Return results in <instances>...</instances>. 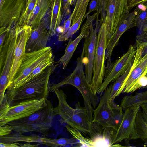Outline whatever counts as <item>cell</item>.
I'll return each instance as SVG.
<instances>
[{
    "label": "cell",
    "mask_w": 147,
    "mask_h": 147,
    "mask_svg": "<svg viewBox=\"0 0 147 147\" xmlns=\"http://www.w3.org/2000/svg\"><path fill=\"white\" fill-rule=\"evenodd\" d=\"M38 0H28L25 8L22 13L18 22L13 28L20 30L27 25L30 14L36 5Z\"/></svg>",
    "instance_id": "24"
},
{
    "label": "cell",
    "mask_w": 147,
    "mask_h": 147,
    "mask_svg": "<svg viewBox=\"0 0 147 147\" xmlns=\"http://www.w3.org/2000/svg\"><path fill=\"white\" fill-rule=\"evenodd\" d=\"M136 46V51L134 60L130 71L120 90V94L125 93L141 76H145L147 73V57L142 55V42L137 39Z\"/></svg>",
    "instance_id": "16"
},
{
    "label": "cell",
    "mask_w": 147,
    "mask_h": 147,
    "mask_svg": "<svg viewBox=\"0 0 147 147\" xmlns=\"http://www.w3.org/2000/svg\"><path fill=\"white\" fill-rule=\"evenodd\" d=\"M13 130L12 127L8 124L0 127V136H4L11 134Z\"/></svg>",
    "instance_id": "34"
},
{
    "label": "cell",
    "mask_w": 147,
    "mask_h": 147,
    "mask_svg": "<svg viewBox=\"0 0 147 147\" xmlns=\"http://www.w3.org/2000/svg\"><path fill=\"white\" fill-rule=\"evenodd\" d=\"M140 109V105L136 104L125 109L122 121L116 132V143L124 140H129L139 138L136 128V119Z\"/></svg>",
    "instance_id": "14"
},
{
    "label": "cell",
    "mask_w": 147,
    "mask_h": 147,
    "mask_svg": "<svg viewBox=\"0 0 147 147\" xmlns=\"http://www.w3.org/2000/svg\"><path fill=\"white\" fill-rule=\"evenodd\" d=\"M20 30L10 29L7 36L8 45L3 66L0 71V103L3 100L5 92L9 86V77L13 63L14 51Z\"/></svg>",
    "instance_id": "13"
},
{
    "label": "cell",
    "mask_w": 147,
    "mask_h": 147,
    "mask_svg": "<svg viewBox=\"0 0 147 147\" xmlns=\"http://www.w3.org/2000/svg\"><path fill=\"white\" fill-rule=\"evenodd\" d=\"M56 65L53 63L29 81L7 90L5 95L10 106L23 101L47 98L49 78Z\"/></svg>",
    "instance_id": "1"
},
{
    "label": "cell",
    "mask_w": 147,
    "mask_h": 147,
    "mask_svg": "<svg viewBox=\"0 0 147 147\" xmlns=\"http://www.w3.org/2000/svg\"><path fill=\"white\" fill-rule=\"evenodd\" d=\"M100 22L106 25L108 40L129 13L128 0H97Z\"/></svg>",
    "instance_id": "5"
},
{
    "label": "cell",
    "mask_w": 147,
    "mask_h": 147,
    "mask_svg": "<svg viewBox=\"0 0 147 147\" xmlns=\"http://www.w3.org/2000/svg\"><path fill=\"white\" fill-rule=\"evenodd\" d=\"M142 42V56H146L147 57V41Z\"/></svg>",
    "instance_id": "38"
},
{
    "label": "cell",
    "mask_w": 147,
    "mask_h": 147,
    "mask_svg": "<svg viewBox=\"0 0 147 147\" xmlns=\"http://www.w3.org/2000/svg\"><path fill=\"white\" fill-rule=\"evenodd\" d=\"M147 86V77L142 76L126 91L125 93H132L142 87H145Z\"/></svg>",
    "instance_id": "29"
},
{
    "label": "cell",
    "mask_w": 147,
    "mask_h": 147,
    "mask_svg": "<svg viewBox=\"0 0 147 147\" xmlns=\"http://www.w3.org/2000/svg\"><path fill=\"white\" fill-rule=\"evenodd\" d=\"M47 98L30 100L9 106L0 113V127L29 116L46 106Z\"/></svg>",
    "instance_id": "9"
},
{
    "label": "cell",
    "mask_w": 147,
    "mask_h": 147,
    "mask_svg": "<svg viewBox=\"0 0 147 147\" xmlns=\"http://www.w3.org/2000/svg\"><path fill=\"white\" fill-rule=\"evenodd\" d=\"M20 143L17 142L7 144L2 143H0V147H20Z\"/></svg>",
    "instance_id": "37"
},
{
    "label": "cell",
    "mask_w": 147,
    "mask_h": 147,
    "mask_svg": "<svg viewBox=\"0 0 147 147\" xmlns=\"http://www.w3.org/2000/svg\"><path fill=\"white\" fill-rule=\"evenodd\" d=\"M89 1L90 0H88L86 3L78 19L72 25L68 31L63 35H59L58 39L59 41L63 42L67 40L79 30L83 21V19L85 14Z\"/></svg>",
    "instance_id": "25"
},
{
    "label": "cell",
    "mask_w": 147,
    "mask_h": 147,
    "mask_svg": "<svg viewBox=\"0 0 147 147\" xmlns=\"http://www.w3.org/2000/svg\"><path fill=\"white\" fill-rule=\"evenodd\" d=\"M98 13L96 18L95 27L92 25L89 35L85 38L82 52L84 53L83 61L85 67V74L86 79L91 84L93 76V69L95 48L98 30L102 23L98 19Z\"/></svg>",
    "instance_id": "11"
},
{
    "label": "cell",
    "mask_w": 147,
    "mask_h": 147,
    "mask_svg": "<svg viewBox=\"0 0 147 147\" xmlns=\"http://www.w3.org/2000/svg\"><path fill=\"white\" fill-rule=\"evenodd\" d=\"M58 100L57 106L53 108L56 115H59L64 121L71 127L81 132L92 131V123L90 121L86 109L82 107L79 102L75 109L67 103V96L63 91L59 88L54 90Z\"/></svg>",
    "instance_id": "2"
},
{
    "label": "cell",
    "mask_w": 147,
    "mask_h": 147,
    "mask_svg": "<svg viewBox=\"0 0 147 147\" xmlns=\"http://www.w3.org/2000/svg\"><path fill=\"white\" fill-rule=\"evenodd\" d=\"M145 76H146V77H147V73L146 74V75H145Z\"/></svg>",
    "instance_id": "42"
},
{
    "label": "cell",
    "mask_w": 147,
    "mask_h": 147,
    "mask_svg": "<svg viewBox=\"0 0 147 147\" xmlns=\"http://www.w3.org/2000/svg\"><path fill=\"white\" fill-rule=\"evenodd\" d=\"M0 27L11 29L18 22L28 0H0Z\"/></svg>",
    "instance_id": "12"
},
{
    "label": "cell",
    "mask_w": 147,
    "mask_h": 147,
    "mask_svg": "<svg viewBox=\"0 0 147 147\" xmlns=\"http://www.w3.org/2000/svg\"><path fill=\"white\" fill-rule=\"evenodd\" d=\"M65 127L73 137L78 141L81 147L122 146L115 143L116 131L114 129L103 127L96 122H92V131L86 133L81 132L68 125Z\"/></svg>",
    "instance_id": "4"
},
{
    "label": "cell",
    "mask_w": 147,
    "mask_h": 147,
    "mask_svg": "<svg viewBox=\"0 0 147 147\" xmlns=\"http://www.w3.org/2000/svg\"><path fill=\"white\" fill-rule=\"evenodd\" d=\"M98 11L86 17V22L82 26L79 35L73 40H70L67 44L64 55L59 59L57 63L62 65L65 69L72 57L78 44L83 38H85L89 34L91 27L93 21L96 18Z\"/></svg>",
    "instance_id": "19"
},
{
    "label": "cell",
    "mask_w": 147,
    "mask_h": 147,
    "mask_svg": "<svg viewBox=\"0 0 147 147\" xmlns=\"http://www.w3.org/2000/svg\"><path fill=\"white\" fill-rule=\"evenodd\" d=\"M84 0H77L75 4L74 10L71 14L73 16L74 14L77 10L81 3Z\"/></svg>",
    "instance_id": "39"
},
{
    "label": "cell",
    "mask_w": 147,
    "mask_h": 147,
    "mask_svg": "<svg viewBox=\"0 0 147 147\" xmlns=\"http://www.w3.org/2000/svg\"><path fill=\"white\" fill-rule=\"evenodd\" d=\"M48 138L34 134L24 135L22 134L13 131L10 134L4 136H0V142L11 144L19 142L28 143L36 142L46 145Z\"/></svg>",
    "instance_id": "21"
},
{
    "label": "cell",
    "mask_w": 147,
    "mask_h": 147,
    "mask_svg": "<svg viewBox=\"0 0 147 147\" xmlns=\"http://www.w3.org/2000/svg\"><path fill=\"white\" fill-rule=\"evenodd\" d=\"M32 30L31 27L26 25L19 31L14 49L13 63L9 74V87L12 83L15 75L26 53V44Z\"/></svg>",
    "instance_id": "18"
},
{
    "label": "cell",
    "mask_w": 147,
    "mask_h": 147,
    "mask_svg": "<svg viewBox=\"0 0 147 147\" xmlns=\"http://www.w3.org/2000/svg\"><path fill=\"white\" fill-rule=\"evenodd\" d=\"M73 16L71 14L68 19L65 20L63 26L64 30L63 32L60 35H63L65 34L69 30L71 24L72 22Z\"/></svg>",
    "instance_id": "35"
},
{
    "label": "cell",
    "mask_w": 147,
    "mask_h": 147,
    "mask_svg": "<svg viewBox=\"0 0 147 147\" xmlns=\"http://www.w3.org/2000/svg\"><path fill=\"white\" fill-rule=\"evenodd\" d=\"M51 102L48 100L47 105L31 115L7 124L13 131L18 133L36 132L46 135L52 126L54 112Z\"/></svg>",
    "instance_id": "3"
},
{
    "label": "cell",
    "mask_w": 147,
    "mask_h": 147,
    "mask_svg": "<svg viewBox=\"0 0 147 147\" xmlns=\"http://www.w3.org/2000/svg\"><path fill=\"white\" fill-rule=\"evenodd\" d=\"M131 66L129 67L125 73L117 78L113 83L111 84V90L109 98V101L110 103L114 102L116 97L120 95V90L130 71Z\"/></svg>",
    "instance_id": "26"
},
{
    "label": "cell",
    "mask_w": 147,
    "mask_h": 147,
    "mask_svg": "<svg viewBox=\"0 0 147 147\" xmlns=\"http://www.w3.org/2000/svg\"><path fill=\"white\" fill-rule=\"evenodd\" d=\"M108 40L107 27L105 24L102 23L97 34L92 78L90 84L92 91L96 94H97L105 76V53Z\"/></svg>",
    "instance_id": "7"
},
{
    "label": "cell",
    "mask_w": 147,
    "mask_h": 147,
    "mask_svg": "<svg viewBox=\"0 0 147 147\" xmlns=\"http://www.w3.org/2000/svg\"><path fill=\"white\" fill-rule=\"evenodd\" d=\"M62 0H53L51 7V15L49 28L50 36L55 35L63 18Z\"/></svg>",
    "instance_id": "22"
},
{
    "label": "cell",
    "mask_w": 147,
    "mask_h": 147,
    "mask_svg": "<svg viewBox=\"0 0 147 147\" xmlns=\"http://www.w3.org/2000/svg\"><path fill=\"white\" fill-rule=\"evenodd\" d=\"M51 15V11L50 10L37 26L32 30L26 44V53L37 51L47 47L50 36Z\"/></svg>",
    "instance_id": "15"
},
{
    "label": "cell",
    "mask_w": 147,
    "mask_h": 147,
    "mask_svg": "<svg viewBox=\"0 0 147 147\" xmlns=\"http://www.w3.org/2000/svg\"><path fill=\"white\" fill-rule=\"evenodd\" d=\"M53 0H38L30 14L27 25L32 30L36 28L50 10Z\"/></svg>",
    "instance_id": "20"
},
{
    "label": "cell",
    "mask_w": 147,
    "mask_h": 147,
    "mask_svg": "<svg viewBox=\"0 0 147 147\" xmlns=\"http://www.w3.org/2000/svg\"><path fill=\"white\" fill-rule=\"evenodd\" d=\"M98 10V7L97 0H91L89 4L88 11L84 17L83 19V21L91 12L95 11H97Z\"/></svg>",
    "instance_id": "33"
},
{
    "label": "cell",
    "mask_w": 147,
    "mask_h": 147,
    "mask_svg": "<svg viewBox=\"0 0 147 147\" xmlns=\"http://www.w3.org/2000/svg\"><path fill=\"white\" fill-rule=\"evenodd\" d=\"M140 4L147 5V0H128L127 7L129 11Z\"/></svg>",
    "instance_id": "32"
},
{
    "label": "cell",
    "mask_w": 147,
    "mask_h": 147,
    "mask_svg": "<svg viewBox=\"0 0 147 147\" xmlns=\"http://www.w3.org/2000/svg\"><path fill=\"white\" fill-rule=\"evenodd\" d=\"M10 29L5 27H0V48H1L4 44Z\"/></svg>",
    "instance_id": "30"
},
{
    "label": "cell",
    "mask_w": 147,
    "mask_h": 147,
    "mask_svg": "<svg viewBox=\"0 0 147 147\" xmlns=\"http://www.w3.org/2000/svg\"><path fill=\"white\" fill-rule=\"evenodd\" d=\"M146 87L147 88V86H146Z\"/></svg>",
    "instance_id": "43"
},
{
    "label": "cell",
    "mask_w": 147,
    "mask_h": 147,
    "mask_svg": "<svg viewBox=\"0 0 147 147\" xmlns=\"http://www.w3.org/2000/svg\"><path fill=\"white\" fill-rule=\"evenodd\" d=\"M147 103V90L132 95H127L122 99L120 106L125 109L132 105Z\"/></svg>",
    "instance_id": "23"
},
{
    "label": "cell",
    "mask_w": 147,
    "mask_h": 147,
    "mask_svg": "<svg viewBox=\"0 0 147 147\" xmlns=\"http://www.w3.org/2000/svg\"><path fill=\"white\" fill-rule=\"evenodd\" d=\"M111 87V84L104 91L97 107L94 110L92 122H96L103 127H112L117 131L124 113L120 106L109 101Z\"/></svg>",
    "instance_id": "6"
},
{
    "label": "cell",
    "mask_w": 147,
    "mask_h": 147,
    "mask_svg": "<svg viewBox=\"0 0 147 147\" xmlns=\"http://www.w3.org/2000/svg\"><path fill=\"white\" fill-rule=\"evenodd\" d=\"M137 14V11L135 9L129 13L118 26L114 33L108 40L105 53V61H107L105 76L109 71L113 64L111 57L114 48L118 44L120 38L123 33L133 27V20Z\"/></svg>",
    "instance_id": "17"
},
{
    "label": "cell",
    "mask_w": 147,
    "mask_h": 147,
    "mask_svg": "<svg viewBox=\"0 0 147 147\" xmlns=\"http://www.w3.org/2000/svg\"><path fill=\"white\" fill-rule=\"evenodd\" d=\"M146 9L138 12L132 22L133 27H137L139 30V33H141L144 28L147 24V5Z\"/></svg>",
    "instance_id": "28"
},
{
    "label": "cell",
    "mask_w": 147,
    "mask_h": 147,
    "mask_svg": "<svg viewBox=\"0 0 147 147\" xmlns=\"http://www.w3.org/2000/svg\"><path fill=\"white\" fill-rule=\"evenodd\" d=\"M147 30V24H146V26H145V27L144 28L142 32H145Z\"/></svg>",
    "instance_id": "41"
},
{
    "label": "cell",
    "mask_w": 147,
    "mask_h": 147,
    "mask_svg": "<svg viewBox=\"0 0 147 147\" xmlns=\"http://www.w3.org/2000/svg\"><path fill=\"white\" fill-rule=\"evenodd\" d=\"M136 128L139 138L141 139L147 146V123L142 117L140 109L136 116Z\"/></svg>",
    "instance_id": "27"
},
{
    "label": "cell",
    "mask_w": 147,
    "mask_h": 147,
    "mask_svg": "<svg viewBox=\"0 0 147 147\" xmlns=\"http://www.w3.org/2000/svg\"><path fill=\"white\" fill-rule=\"evenodd\" d=\"M53 57L52 48L50 46H47L37 51L26 53L15 75L13 82L7 90L19 87L36 67Z\"/></svg>",
    "instance_id": "8"
},
{
    "label": "cell",
    "mask_w": 147,
    "mask_h": 147,
    "mask_svg": "<svg viewBox=\"0 0 147 147\" xmlns=\"http://www.w3.org/2000/svg\"><path fill=\"white\" fill-rule=\"evenodd\" d=\"M136 51V46L131 45L127 52L113 64L109 71L105 76L97 94L102 95L110 83L115 81L132 65Z\"/></svg>",
    "instance_id": "10"
},
{
    "label": "cell",
    "mask_w": 147,
    "mask_h": 147,
    "mask_svg": "<svg viewBox=\"0 0 147 147\" xmlns=\"http://www.w3.org/2000/svg\"><path fill=\"white\" fill-rule=\"evenodd\" d=\"M39 144H30V143L28 142L27 143L25 144H22L20 143V147H37L38 146Z\"/></svg>",
    "instance_id": "40"
},
{
    "label": "cell",
    "mask_w": 147,
    "mask_h": 147,
    "mask_svg": "<svg viewBox=\"0 0 147 147\" xmlns=\"http://www.w3.org/2000/svg\"><path fill=\"white\" fill-rule=\"evenodd\" d=\"M137 37V39L140 41L143 42L147 41V30L139 34Z\"/></svg>",
    "instance_id": "36"
},
{
    "label": "cell",
    "mask_w": 147,
    "mask_h": 147,
    "mask_svg": "<svg viewBox=\"0 0 147 147\" xmlns=\"http://www.w3.org/2000/svg\"><path fill=\"white\" fill-rule=\"evenodd\" d=\"M75 0H62V9L63 17L68 14L69 12V7L74 3Z\"/></svg>",
    "instance_id": "31"
}]
</instances>
